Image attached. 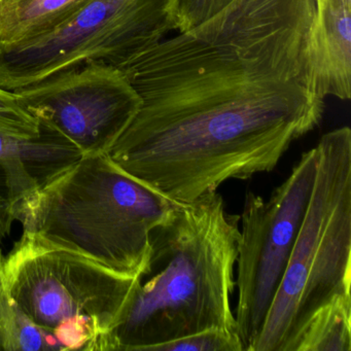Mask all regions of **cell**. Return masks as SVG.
<instances>
[{"label": "cell", "instance_id": "4fadbf2b", "mask_svg": "<svg viewBox=\"0 0 351 351\" xmlns=\"http://www.w3.org/2000/svg\"><path fill=\"white\" fill-rule=\"evenodd\" d=\"M5 256L0 248V350H63L57 339L38 328L12 297L3 277Z\"/></svg>", "mask_w": 351, "mask_h": 351}, {"label": "cell", "instance_id": "52a82bcc", "mask_svg": "<svg viewBox=\"0 0 351 351\" xmlns=\"http://www.w3.org/2000/svg\"><path fill=\"white\" fill-rule=\"evenodd\" d=\"M316 147L305 152L270 199L248 192L237 243V332L250 351L268 315L305 217L317 171Z\"/></svg>", "mask_w": 351, "mask_h": 351}, {"label": "cell", "instance_id": "8fae6325", "mask_svg": "<svg viewBox=\"0 0 351 351\" xmlns=\"http://www.w3.org/2000/svg\"><path fill=\"white\" fill-rule=\"evenodd\" d=\"M90 1L0 0V44H15L47 34Z\"/></svg>", "mask_w": 351, "mask_h": 351}, {"label": "cell", "instance_id": "ba28073f", "mask_svg": "<svg viewBox=\"0 0 351 351\" xmlns=\"http://www.w3.org/2000/svg\"><path fill=\"white\" fill-rule=\"evenodd\" d=\"M15 92L30 114L69 139L83 156L110 153L143 104L127 75L102 61H89Z\"/></svg>", "mask_w": 351, "mask_h": 351}, {"label": "cell", "instance_id": "9c48e42d", "mask_svg": "<svg viewBox=\"0 0 351 351\" xmlns=\"http://www.w3.org/2000/svg\"><path fill=\"white\" fill-rule=\"evenodd\" d=\"M40 133L22 138L0 132V241L11 233L14 206L63 168L83 157L69 139L40 124Z\"/></svg>", "mask_w": 351, "mask_h": 351}, {"label": "cell", "instance_id": "7c38bea8", "mask_svg": "<svg viewBox=\"0 0 351 351\" xmlns=\"http://www.w3.org/2000/svg\"><path fill=\"white\" fill-rule=\"evenodd\" d=\"M293 351H351V295H338L316 310Z\"/></svg>", "mask_w": 351, "mask_h": 351}, {"label": "cell", "instance_id": "2e32d148", "mask_svg": "<svg viewBox=\"0 0 351 351\" xmlns=\"http://www.w3.org/2000/svg\"><path fill=\"white\" fill-rule=\"evenodd\" d=\"M233 0H170L169 12L176 32H188L219 13Z\"/></svg>", "mask_w": 351, "mask_h": 351}, {"label": "cell", "instance_id": "277c9868", "mask_svg": "<svg viewBox=\"0 0 351 351\" xmlns=\"http://www.w3.org/2000/svg\"><path fill=\"white\" fill-rule=\"evenodd\" d=\"M317 171L287 270L250 351H293L312 314L350 295L351 130L340 127L316 145Z\"/></svg>", "mask_w": 351, "mask_h": 351}, {"label": "cell", "instance_id": "9a60e30c", "mask_svg": "<svg viewBox=\"0 0 351 351\" xmlns=\"http://www.w3.org/2000/svg\"><path fill=\"white\" fill-rule=\"evenodd\" d=\"M0 132L22 138L40 135V125L24 108L15 91L0 88Z\"/></svg>", "mask_w": 351, "mask_h": 351}, {"label": "cell", "instance_id": "8992f818", "mask_svg": "<svg viewBox=\"0 0 351 351\" xmlns=\"http://www.w3.org/2000/svg\"><path fill=\"white\" fill-rule=\"evenodd\" d=\"M3 277L16 303L45 332L84 316L97 324L112 350L141 276L122 274L73 250L23 232L5 256Z\"/></svg>", "mask_w": 351, "mask_h": 351}, {"label": "cell", "instance_id": "6da1fadb", "mask_svg": "<svg viewBox=\"0 0 351 351\" xmlns=\"http://www.w3.org/2000/svg\"><path fill=\"white\" fill-rule=\"evenodd\" d=\"M316 0H233L119 65L143 100L122 141L176 184L213 192L274 169L319 126Z\"/></svg>", "mask_w": 351, "mask_h": 351}, {"label": "cell", "instance_id": "3957f363", "mask_svg": "<svg viewBox=\"0 0 351 351\" xmlns=\"http://www.w3.org/2000/svg\"><path fill=\"white\" fill-rule=\"evenodd\" d=\"M180 203L123 171L108 154L83 156L14 206L23 232L108 268L141 276L151 234Z\"/></svg>", "mask_w": 351, "mask_h": 351}, {"label": "cell", "instance_id": "e0dca14e", "mask_svg": "<svg viewBox=\"0 0 351 351\" xmlns=\"http://www.w3.org/2000/svg\"><path fill=\"white\" fill-rule=\"evenodd\" d=\"M318 1H320V0H316V3H318Z\"/></svg>", "mask_w": 351, "mask_h": 351}, {"label": "cell", "instance_id": "5b68a950", "mask_svg": "<svg viewBox=\"0 0 351 351\" xmlns=\"http://www.w3.org/2000/svg\"><path fill=\"white\" fill-rule=\"evenodd\" d=\"M170 0H91L55 29L0 44V88L15 91L89 61L117 67L176 32Z\"/></svg>", "mask_w": 351, "mask_h": 351}, {"label": "cell", "instance_id": "7a4b0ae2", "mask_svg": "<svg viewBox=\"0 0 351 351\" xmlns=\"http://www.w3.org/2000/svg\"><path fill=\"white\" fill-rule=\"evenodd\" d=\"M239 234L240 215L226 210L219 193L180 204L152 232L147 272L112 332V350L147 351L208 328L237 332L231 298Z\"/></svg>", "mask_w": 351, "mask_h": 351}, {"label": "cell", "instance_id": "5bb4252c", "mask_svg": "<svg viewBox=\"0 0 351 351\" xmlns=\"http://www.w3.org/2000/svg\"><path fill=\"white\" fill-rule=\"evenodd\" d=\"M147 351H244L237 332L208 328L149 347Z\"/></svg>", "mask_w": 351, "mask_h": 351}, {"label": "cell", "instance_id": "30bf717a", "mask_svg": "<svg viewBox=\"0 0 351 351\" xmlns=\"http://www.w3.org/2000/svg\"><path fill=\"white\" fill-rule=\"evenodd\" d=\"M351 0H320L310 34L312 77L322 98L351 96Z\"/></svg>", "mask_w": 351, "mask_h": 351}]
</instances>
